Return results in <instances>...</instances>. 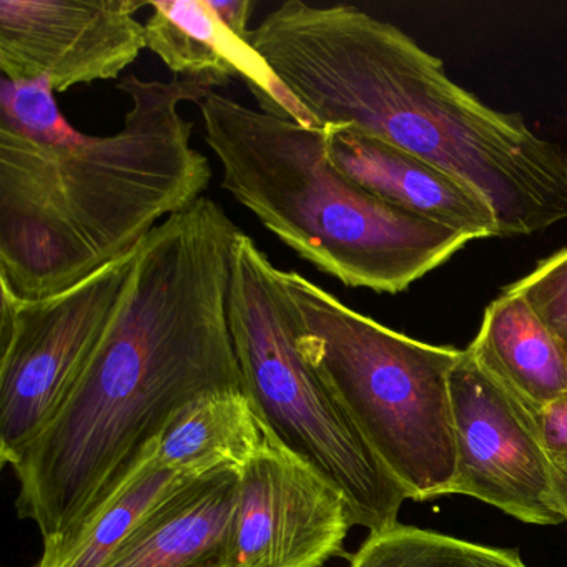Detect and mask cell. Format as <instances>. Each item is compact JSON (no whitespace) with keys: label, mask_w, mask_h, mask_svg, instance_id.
<instances>
[{"label":"cell","mask_w":567,"mask_h":567,"mask_svg":"<svg viewBox=\"0 0 567 567\" xmlns=\"http://www.w3.org/2000/svg\"><path fill=\"white\" fill-rule=\"evenodd\" d=\"M331 164L381 200L471 240L499 237L489 202L443 168L353 125H327Z\"/></svg>","instance_id":"cell-11"},{"label":"cell","mask_w":567,"mask_h":567,"mask_svg":"<svg viewBox=\"0 0 567 567\" xmlns=\"http://www.w3.org/2000/svg\"><path fill=\"white\" fill-rule=\"evenodd\" d=\"M221 188L298 257L350 288L396 295L471 240L401 210L331 164L324 128L225 95L200 104Z\"/></svg>","instance_id":"cell-4"},{"label":"cell","mask_w":567,"mask_h":567,"mask_svg":"<svg viewBox=\"0 0 567 567\" xmlns=\"http://www.w3.org/2000/svg\"><path fill=\"white\" fill-rule=\"evenodd\" d=\"M187 480L190 476L168 470L155 454L84 524L54 559L38 563L35 567H104L152 507Z\"/></svg>","instance_id":"cell-16"},{"label":"cell","mask_w":567,"mask_h":567,"mask_svg":"<svg viewBox=\"0 0 567 567\" xmlns=\"http://www.w3.org/2000/svg\"><path fill=\"white\" fill-rule=\"evenodd\" d=\"M135 254L42 300L0 287L2 466H14L64 406L117 311Z\"/></svg>","instance_id":"cell-7"},{"label":"cell","mask_w":567,"mask_h":567,"mask_svg":"<svg viewBox=\"0 0 567 567\" xmlns=\"http://www.w3.org/2000/svg\"><path fill=\"white\" fill-rule=\"evenodd\" d=\"M248 42L318 127L353 125L460 178L489 202L499 237L566 220V152L454 84L396 25L288 0Z\"/></svg>","instance_id":"cell-2"},{"label":"cell","mask_w":567,"mask_h":567,"mask_svg":"<svg viewBox=\"0 0 567 567\" xmlns=\"http://www.w3.org/2000/svg\"><path fill=\"white\" fill-rule=\"evenodd\" d=\"M297 344L408 499L447 496L456 473L450 377L464 350L421 343L280 270Z\"/></svg>","instance_id":"cell-5"},{"label":"cell","mask_w":567,"mask_h":567,"mask_svg":"<svg viewBox=\"0 0 567 567\" xmlns=\"http://www.w3.org/2000/svg\"><path fill=\"white\" fill-rule=\"evenodd\" d=\"M124 127L38 141L0 125V287L42 300L131 254L172 215L200 200L208 158L181 105L214 94L208 81H118Z\"/></svg>","instance_id":"cell-3"},{"label":"cell","mask_w":567,"mask_h":567,"mask_svg":"<svg viewBox=\"0 0 567 567\" xmlns=\"http://www.w3.org/2000/svg\"><path fill=\"white\" fill-rule=\"evenodd\" d=\"M549 457L557 506H559L560 513H563L564 523H567V456Z\"/></svg>","instance_id":"cell-21"},{"label":"cell","mask_w":567,"mask_h":567,"mask_svg":"<svg viewBox=\"0 0 567 567\" xmlns=\"http://www.w3.org/2000/svg\"><path fill=\"white\" fill-rule=\"evenodd\" d=\"M549 456H567V391L533 417Z\"/></svg>","instance_id":"cell-19"},{"label":"cell","mask_w":567,"mask_h":567,"mask_svg":"<svg viewBox=\"0 0 567 567\" xmlns=\"http://www.w3.org/2000/svg\"><path fill=\"white\" fill-rule=\"evenodd\" d=\"M504 291L523 298L567 354V248L540 261L536 270Z\"/></svg>","instance_id":"cell-18"},{"label":"cell","mask_w":567,"mask_h":567,"mask_svg":"<svg viewBox=\"0 0 567 567\" xmlns=\"http://www.w3.org/2000/svg\"><path fill=\"white\" fill-rule=\"evenodd\" d=\"M456 473L450 494L491 504L534 526L564 523L550 457L533 416L466 350L450 377Z\"/></svg>","instance_id":"cell-8"},{"label":"cell","mask_w":567,"mask_h":567,"mask_svg":"<svg viewBox=\"0 0 567 567\" xmlns=\"http://www.w3.org/2000/svg\"><path fill=\"white\" fill-rule=\"evenodd\" d=\"M208 4L234 34L248 41L250 38L248 21L254 14L255 2L251 0H208Z\"/></svg>","instance_id":"cell-20"},{"label":"cell","mask_w":567,"mask_h":567,"mask_svg":"<svg viewBox=\"0 0 567 567\" xmlns=\"http://www.w3.org/2000/svg\"><path fill=\"white\" fill-rule=\"evenodd\" d=\"M278 271L241 231L231 271L230 330L245 394L267 436L340 491L354 526L388 529L398 524L406 493L301 354Z\"/></svg>","instance_id":"cell-6"},{"label":"cell","mask_w":567,"mask_h":567,"mask_svg":"<svg viewBox=\"0 0 567 567\" xmlns=\"http://www.w3.org/2000/svg\"><path fill=\"white\" fill-rule=\"evenodd\" d=\"M267 433L244 390L198 398L162 434L157 460L182 476H204L221 467L241 470Z\"/></svg>","instance_id":"cell-15"},{"label":"cell","mask_w":567,"mask_h":567,"mask_svg":"<svg viewBox=\"0 0 567 567\" xmlns=\"http://www.w3.org/2000/svg\"><path fill=\"white\" fill-rule=\"evenodd\" d=\"M353 526L340 491L267 436L240 470L225 567H323Z\"/></svg>","instance_id":"cell-9"},{"label":"cell","mask_w":567,"mask_h":567,"mask_svg":"<svg viewBox=\"0 0 567 567\" xmlns=\"http://www.w3.org/2000/svg\"><path fill=\"white\" fill-rule=\"evenodd\" d=\"M137 0H2L0 72L9 81L44 78L55 92L122 72L147 49Z\"/></svg>","instance_id":"cell-10"},{"label":"cell","mask_w":567,"mask_h":567,"mask_svg":"<svg viewBox=\"0 0 567 567\" xmlns=\"http://www.w3.org/2000/svg\"><path fill=\"white\" fill-rule=\"evenodd\" d=\"M474 363L530 416L567 391V354L533 308L504 291L467 348Z\"/></svg>","instance_id":"cell-14"},{"label":"cell","mask_w":567,"mask_h":567,"mask_svg":"<svg viewBox=\"0 0 567 567\" xmlns=\"http://www.w3.org/2000/svg\"><path fill=\"white\" fill-rule=\"evenodd\" d=\"M348 567H527L516 550L394 524L370 533Z\"/></svg>","instance_id":"cell-17"},{"label":"cell","mask_w":567,"mask_h":567,"mask_svg":"<svg viewBox=\"0 0 567 567\" xmlns=\"http://www.w3.org/2000/svg\"><path fill=\"white\" fill-rule=\"evenodd\" d=\"M240 470L190 477L137 524L104 567H225Z\"/></svg>","instance_id":"cell-13"},{"label":"cell","mask_w":567,"mask_h":567,"mask_svg":"<svg viewBox=\"0 0 567 567\" xmlns=\"http://www.w3.org/2000/svg\"><path fill=\"white\" fill-rule=\"evenodd\" d=\"M145 22L147 49L181 78L225 87L244 79L260 111L291 118L303 127L320 128L310 112L291 95L257 49L238 38L215 14L208 0L148 2Z\"/></svg>","instance_id":"cell-12"},{"label":"cell","mask_w":567,"mask_h":567,"mask_svg":"<svg viewBox=\"0 0 567 567\" xmlns=\"http://www.w3.org/2000/svg\"><path fill=\"white\" fill-rule=\"evenodd\" d=\"M240 228L202 197L142 240L117 311L68 401L12 466L21 519L54 559L157 454L198 398L244 390L230 330Z\"/></svg>","instance_id":"cell-1"}]
</instances>
